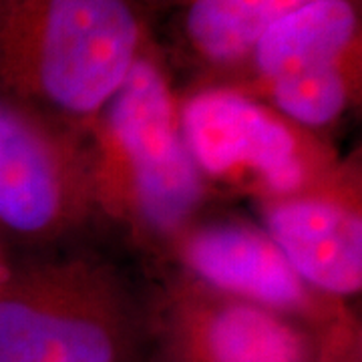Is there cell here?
<instances>
[{"mask_svg":"<svg viewBox=\"0 0 362 362\" xmlns=\"http://www.w3.org/2000/svg\"><path fill=\"white\" fill-rule=\"evenodd\" d=\"M272 242L296 276L334 294L362 286V223L324 202H290L270 214Z\"/></svg>","mask_w":362,"mask_h":362,"instance_id":"4","label":"cell"},{"mask_svg":"<svg viewBox=\"0 0 362 362\" xmlns=\"http://www.w3.org/2000/svg\"><path fill=\"white\" fill-rule=\"evenodd\" d=\"M189 262L207 282L266 304L290 306L302 298L300 280L274 242L242 228L195 235Z\"/></svg>","mask_w":362,"mask_h":362,"instance_id":"6","label":"cell"},{"mask_svg":"<svg viewBox=\"0 0 362 362\" xmlns=\"http://www.w3.org/2000/svg\"><path fill=\"white\" fill-rule=\"evenodd\" d=\"M183 129L189 156L209 173L256 169L278 192H292L302 183L304 169L292 135L244 97L233 93L195 97L185 107Z\"/></svg>","mask_w":362,"mask_h":362,"instance_id":"3","label":"cell"},{"mask_svg":"<svg viewBox=\"0 0 362 362\" xmlns=\"http://www.w3.org/2000/svg\"><path fill=\"white\" fill-rule=\"evenodd\" d=\"M214 362H302L296 334L258 308L233 306L221 310L207 330Z\"/></svg>","mask_w":362,"mask_h":362,"instance_id":"9","label":"cell"},{"mask_svg":"<svg viewBox=\"0 0 362 362\" xmlns=\"http://www.w3.org/2000/svg\"><path fill=\"white\" fill-rule=\"evenodd\" d=\"M274 99L286 115L306 125L330 123L346 101L338 66H324L272 81Z\"/></svg>","mask_w":362,"mask_h":362,"instance_id":"10","label":"cell"},{"mask_svg":"<svg viewBox=\"0 0 362 362\" xmlns=\"http://www.w3.org/2000/svg\"><path fill=\"white\" fill-rule=\"evenodd\" d=\"M113 361L115 340L103 324L0 288V362Z\"/></svg>","mask_w":362,"mask_h":362,"instance_id":"5","label":"cell"},{"mask_svg":"<svg viewBox=\"0 0 362 362\" xmlns=\"http://www.w3.org/2000/svg\"><path fill=\"white\" fill-rule=\"evenodd\" d=\"M354 26L356 16L346 0H310L259 37L254 47L256 63L270 81L337 66L354 37Z\"/></svg>","mask_w":362,"mask_h":362,"instance_id":"7","label":"cell"},{"mask_svg":"<svg viewBox=\"0 0 362 362\" xmlns=\"http://www.w3.org/2000/svg\"><path fill=\"white\" fill-rule=\"evenodd\" d=\"M310 0H195L187 28L194 42L211 59H235L256 47L278 18Z\"/></svg>","mask_w":362,"mask_h":362,"instance_id":"8","label":"cell"},{"mask_svg":"<svg viewBox=\"0 0 362 362\" xmlns=\"http://www.w3.org/2000/svg\"><path fill=\"white\" fill-rule=\"evenodd\" d=\"M137 37L127 0H0V97L33 90L93 113L127 77Z\"/></svg>","mask_w":362,"mask_h":362,"instance_id":"1","label":"cell"},{"mask_svg":"<svg viewBox=\"0 0 362 362\" xmlns=\"http://www.w3.org/2000/svg\"><path fill=\"white\" fill-rule=\"evenodd\" d=\"M111 125L129 159L145 216L161 228L180 223L199 197V180L173 127L168 87L156 66L133 63L113 95Z\"/></svg>","mask_w":362,"mask_h":362,"instance_id":"2","label":"cell"}]
</instances>
